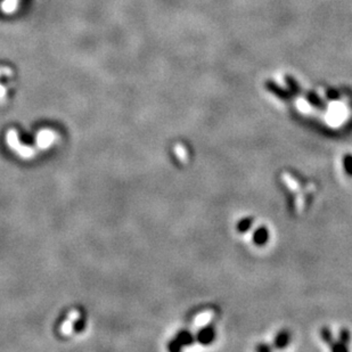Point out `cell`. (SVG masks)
<instances>
[{"mask_svg":"<svg viewBox=\"0 0 352 352\" xmlns=\"http://www.w3.org/2000/svg\"><path fill=\"white\" fill-rule=\"evenodd\" d=\"M182 349H183V345L180 344L177 338H174V340H172L169 343V350H171V351L177 352V351H180Z\"/></svg>","mask_w":352,"mask_h":352,"instance_id":"obj_11","label":"cell"},{"mask_svg":"<svg viewBox=\"0 0 352 352\" xmlns=\"http://www.w3.org/2000/svg\"><path fill=\"white\" fill-rule=\"evenodd\" d=\"M252 241L256 246H265L269 241V230L267 227H259L254 230L252 235Z\"/></svg>","mask_w":352,"mask_h":352,"instance_id":"obj_2","label":"cell"},{"mask_svg":"<svg viewBox=\"0 0 352 352\" xmlns=\"http://www.w3.org/2000/svg\"><path fill=\"white\" fill-rule=\"evenodd\" d=\"M273 349H274V346L266 344V343H261V344H259L258 346L255 347V350L258 352H270Z\"/></svg>","mask_w":352,"mask_h":352,"instance_id":"obj_12","label":"cell"},{"mask_svg":"<svg viewBox=\"0 0 352 352\" xmlns=\"http://www.w3.org/2000/svg\"><path fill=\"white\" fill-rule=\"evenodd\" d=\"M320 336H322V340L328 345H331L334 342L333 333L328 327H323L322 329H320Z\"/></svg>","mask_w":352,"mask_h":352,"instance_id":"obj_7","label":"cell"},{"mask_svg":"<svg viewBox=\"0 0 352 352\" xmlns=\"http://www.w3.org/2000/svg\"><path fill=\"white\" fill-rule=\"evenodd\" d=\"M342 163H343V168H344L345 172L352 177V154H349V153H347V154L343 156Z\"/></svg>","mask_w":352,"mask_h":352,"instance_id":"obj_8","label":"cell"},{"mask_svg":"<svg viewBox=\"0 0 352 352\" xmlns=\"http://www.w3.org/2000/svg\"><path fill=\"white\" fill-rule=\"evenodd\" d=\"M291 341V333L286 329H282L277 333V335L274 338V347L275 349H284L288 345Z\"/></svg>","mask_w":352,"mask_h":352,"instance_id":"obj_4","label":"cell"},{"mask_svg":"<svg viewBox=\"0 0 352 352\" xmlns=\"http://www.w3.org/2000/svg\"><path fill=\"white\" fill-rule=\"evenodd\" d=\"M215 338V329L212 324L206 325V326L202 327L200 331L196 333L195 340L196 342L200 343L202 345H209Z\"/></svg>","mask_w":352,"mask_h":352,"instance_id":"obj_1","label":"cell"},{"mask_svg":"<svg viewBox=\"0 0 352 352\" xmlns=\"http://www.w3.org/2000/svg\"><path fill=\"white\" fill-rule=\"evenodd\" d=\"M331 350L333 352H347V344L341 341H334L331 345Z\"/></svg>","mask_w":352,"mask_h":352,"instance_id":"obj_9","label":"cell"},{"mask_svg":"<svg viewBox=\"0 0 352 352\" xmlns=\"http://www.w3.org/2000/svg\"><path fill=\"white\" fill-rule=\"evenodd\" d=\"M304 98L306 99L311 106H314L315 108H318V110H326V103L324 102V99L319 96L317 93H315L314 90H308V92L304 93Z\"/></svg>","mask_w":352,"mask_h":352,"instance_id":"obj_3","label":"cell"},{"mask_svg":"<svg viewBox=\"0 0 352 352\" xmlns=\"http://www.w3.org/2000/svg\"><path fill=\"white\" fill-rule=\"evenodd\" d=\"M253 224H254V218H252V216H245V218H243L238 221V224L236 226L237 232L238 233L249 232L252 226H253Z\"/></svg>","mask_w":352,"mask_h":352,"instance_id":"obj_6","label":"cell"},{"mask_svg":"<svg viewBox=\"0 0 352 352\" xmlns=\"http://www.w3.org/2000/svg\"><path fill=\"white\" fill-rule=\"evenodd\" d=\"M350 338H351V335H350L349 329L342 328L340 331V334H338V341H341L343 343H345V344H347V343L350 342Z\"/></svg>","mask_w":352,"mask_h":352,"instance_id":"obj_10","label":"cell"},{"mask_svg":"<svg viewBox=\"0 0 352 352\" xmlns=\"http://www.w3.org/2000/svg\"><path fill=\"white\" fill-rule=\"evenodd\" d=\"M175 338H177L180 344H182L183 346L192 345L193 343L196 341L195 335H194L191 331H187V329H182V331H179L177 333V336H175Z\"/></svg>","mask_w":352,"mask_h":352,"instance_id":"obj_5","label":"cell"}]
</instances>
